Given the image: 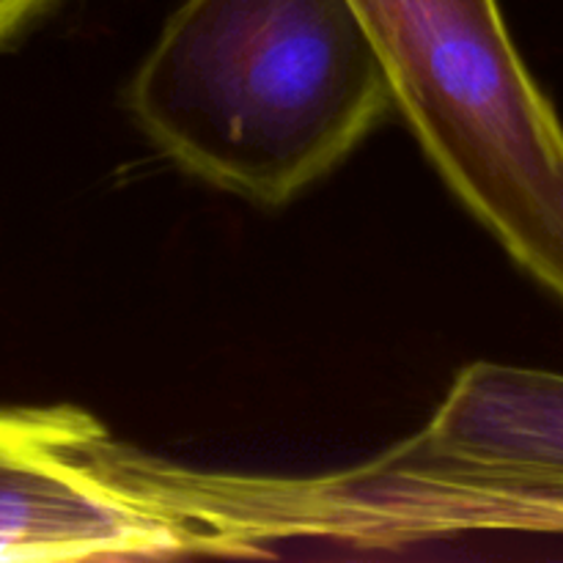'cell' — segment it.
<instances>
[{"mask_svg":"<svg viewBox=\"0 0 563 563\" xmlns=\"http://www.w3.org/2000/svg\"><path fill=\"white\" fill-rule=\"evenodd\" d=\"M372 476L383 495H427L399 517L432 528L478 522L511 495L563 489V374L471 363L427 427Z\"/></svg>","mask_w":563,"mask_h":563,"instance_id":"4","label":"cell"},{"mask_svg":"<svg viewBox=\"0 0 563 563\" xmlns=\"http://www.w3.org/2000/svg\"><path fill=\"white\" fill-rule=\"evenodd\" d=\"M231 548L203 478L130 454L77 407H0V561Z\"/></svg>","mask_w":563,"mask_h":563,"instance_id":"3","label":"cell"},{"mask_svg":"<svg viewBox=\"0 0 563 563\" xmlns=\"http://www.w3.org/2000/svg\"><path fill=\"white\" fill-rule=\"evenodd\" d=\"M390 102L350 0H185L130 86L165 157L267 207L350 157Z\"/></svg>","mask_w":563,"mask_h":563,"instance_id":"1","label":"cell"},{"mask_svg":"<svg viewBox=\"0 0 563 563\" xmlns=\"http://www.w3.org/2000/svg\"><path fill=\"white\" fill-rule=\"evenodd\" d=\"M489 522L520 531L563 533V489H539L498 500L482 515V526Z\"/></svg>","mask_w":563,"mask_h":563,"instance_id":"5","label":"cell"},{"mask_svg":"<svg viewBox=\"0 0 563 563\" xmlns=\"http://www.w3.org/2000/svg\"><path fill=\"white\" fill-rule=\"evenodd\" d=\"M47 0H0V44L9 42Z\"/></svg>","mask_w":563,"mask_h":563,"instance_id":"6","label":"cell"},{"mask_svg":"<svg viewBox=\"0 0 563 563\" xmlns=\"http://www.w3.org/2000/svg\"><path fill=\"white\" fill-rule=\"evenodd\" d=\"M427 157L563 302V124L498 0H350Z\"/></svg>","mask_w":563,"mask_h":563,"instance_id":"2","label":"cell"}]
</instances>
